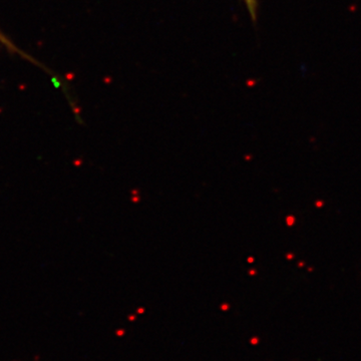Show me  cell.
<instances>
[{"instance_id": "1", "label": "cell", "mask_w": 361, "mask_h": 361, "mask_svg": "<svg viewBox=\"0 0 361 361\" xmlns=\"http://www.w3.org/2000/svg\"><path fill=\"white\" fill-rule=\"evenodd\" d=\"M245 2L247 3L248 7H249L250 12L252 13L253 16H255V11H256V0H245Z\"/></svg>"}, {"instance_id": "2", "label": "cell", "mask_w": 361, "mask_h": 361, "mask_svg": "<svg viewBox=\"0 0 361 361\" xmlns=\"http://www.w3.org/2000/svg\"><path fill=\"white\" fill-rule=\"evenodd\" d=\"M0 41L2 42V43H4V44H6V45H8V46H10V47H13L12 45H11L10 44V42H9L8 40H7V39L5 38V37L3 36V35H2V33L1 32H0Z\"/></svg>"}]
</instances>
